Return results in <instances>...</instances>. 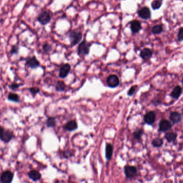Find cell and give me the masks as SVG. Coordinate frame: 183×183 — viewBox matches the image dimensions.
<instances>
[{"instance_id":"6da1fadb","label":"cell","mask_w":183,"mask_h":183,"mask_svg":"<svg viewBox=\"0 0 183 183\" xmlns=\"http://www.w3.org/2000/svg\"><path fill=\"white\" fill-rule=\"evenodd\" d=\"M124 171L126 178L128 179L135 178L138 174L137 168L133 166L126 165L124 168Z\"/></svg>"},{"instance_id":"7a4b0ae2","label":"cell","mask_w":183,"mask_h":183,"mask_svg":"<svg viewBox=\"0 0 183 183\" xmlns=\"http://www.w3.org/2000/svg\"><path fill=\"white\" fill-rule=\"evenodd\" d=\"M69 37L72 46L76 45L82 39V34L80 32L72 31L69 33Z\"/></svg>"},{"instance_id":"3957f363","label":"cell","mask_w":183,"mask_h":183,"mask_svg":"<svg viewBox=\"0 0 183 183\" xmlns=\"http://www.w3.org/2000/svg\"><path fill=\"white\" fill-rule=\"evenodd\" d=\"M37 19L41 25H45L50 22L51 20V16L48 12L44 11L41 12L38 15Z\"/></svg>"},{"instance_id":"277c9868","label":"cell","mask_w":183,"mask_h":183,"mask_svg":"<svg viewBox=\"0 0 183 183\" xmlns=\"http://www.w3.org/2000/svg\"><path fill=\"white\" fill-rule=\"evenodd\" d=\"M90 44L87 43L85 40H84L78 47V52L79 54L81 55H87L89 54V52Z\"/></svg>"},{"instance_id":"5b68a950","label":"cell","mask_w":183,"mask_h":183,"mask_svg":"<svg viewBox=\"0 0 183 183\" xmlns=\"http://www.w3.org/2000/svg\"><path fill=\"white\" fill-rule=\"evenodd\" d=\"M107 83L110 87L115 88L119 85L120 80L116 75L111 74L107 78Z\"/></svg>"},{"instance_id":"8992f818","label":"cell","mask_w":183,"mask_h":183,"mask_svg":"<svg viewBox=\"0 0 183 183\" xmlns=\"http://www.w3.org/2000/svg\"><path fill=\"white\" fill-rule=\"evenodd\" d=\"M14 174L10 171L3 172L0 178L1 182L2 183H12L13 180Z\"/></svg>"},{"instance_id":"52a82bcc","label":"cell","mask_w":183,"mask_h":183,"mask_svg":"<svg viewBox=\"0 0 183 183\" xmlns=\"http://www.w3.org/2000/svg\"><path fill=\"white\" fill-rule=\"evenodd\" d=\"M25 65L31 69H36L40 66V63L36 57L32 56L26 59Z\"/></svg>"},{"instance_id":"ba28073f","label":"cell","mask_w":183,"mask_h":183,"mask_svg":"<svg viewBox=\"0 0 183 183\" xmlns=\"http://www.w3.org/2000/svg\"><path fill=\"white\" fill-rule=\"evenodd\" d=\"M156 120V115L154 112H149L145 115L143 117V120L145 123L148 125H152L154 123Z\"/></svg>"},{"instance_id":"9c48e42d","label":"cell","mask_w":183,"mask_h":183,"mask_svg":"<svg viewBox=\"0 0 183 183\" xmlns=\"http://www.w3.org/2000/svg\"><path fill=\"white\" fill-rule=\"evenodd\" d=\"M71 70V66L68 64V63H66L63 64L61 66L60 69V72H59V76L61 78H66L68 74H69V72H70Z\"/></svg>"},{"instance_id":"30bf717a","label":"cell","mask_w":183,"mask_h":183,"mask_svg":"<svg viewBox=\"0 0 183 183\" xmlns=\"http://www.w3.org/2000/svg\"><path fill=\"white\" fill-rule=\"evenodd\" d=\"M14 135L12 132L10 130H4L0 139L5 143H8L13 139Z\"/></svg>"},{"instance_id":"8fae6325","label":"cell","mask_w":183,"mask_h":183,"mask_svg":"<svg viewBox=\"0 0 183 183\" xmlns=\"http://www.w3.org/2000/svg\"><path fill=\"white\" fill-rule=\"evenodd\" d=\"M172 128L171 123L166 120H161L159 123V131L166 132L168 131Z\"/></svg>"},{"instance_id":"7c38bea8","label":"cell","mask_w":183,"mask_h":183,"mask_svg":"<svg viewBox=\"0 0 183 183\" xmlns=\"http://www.w3.org/2000/svg\"><path fill=\"white\" fill-rule=\"evenodd\" d=\"M138 14L140 17L144 19H148L151 18V11L147 7H143L142 9H140L138 12Z\"/></svg>"},{"instance_id":"4fadbf2b","label":"cell","mask_w":183,"mask_h":183,"mask_svg":"<svg viewBox=\"0 0 183 183\" xmlns=\"http://www.w3.org/2000/svg\"><path fill=\"white\" fill-rule=\"evenodd\" d=\"M169 119L173 124H178L181 122L182 117L178 112H172L170 114Z\"/></svg>"},{"instance_id":"5bb4252c","label":"cell","mask_w":183,"mask_h":183,"mask_svg":"<svg viewBox=\"0 0 183 183\" xmlns=\"http://www.w3.org/2000/svg\"><path fill=\"white\" fill-rule=\"evenodd\" d=\"M152 55H153V52L152 50L148 48L143 49L140 52V57L144 60H148L151 58Z\"/></svg>"},{"instance_id":"9a60e30c","label":"cell","mask_w":183,"mask_h":183,"mask_svg":"<svg viewBox=\"0 0 183 183\" xmlns=\"http://www.w3.org/2000/svg\"><path fill=\"white\" fill-rule=\"evenodd\" d=\"M78 128L77 122L74 120H70L66 123L64 126V129L68 131H73Z\"/></svg>"},{"instance_id":"2e32d148","label":"cell","mask_w":183,"mask_h":183,"mask_svg":"<svg viewBox=\"0 0 183 183\" xmlns=\"http://www.w3.org/2000/svg\"><path fill=\"white\" fill-rule=\"evenodd\" d=\"M106 159L108 161H110L112 159L113 154V146L111 143H107L105 150Z\"/></svg>"},{"instance_id":"e0dca14e","label":"cell","mask_w":183,"mask_h":183,"mask_svg":"<svg viewBox=\"0 0 183 183\" xmlns=\"http://www.w3.org/2000/svg\"><path fill=\"white\" fill-rule=\"evenodd\" d=\"M28 175L30 178H31L32 180L35 182L40 180L41 178V174L40 172L37 170H33L29 172Z\"/></svg>"},{"instance_id":"ac0fdd59","label":"cell","mask_w":183,"mask_h":183,"mask_svg":"<svg viewBox=\"0 0 183 183\" xmlns=\"http://www.w3.org/2000/svg\"><path fill=\"white\" fill-rule=\"evenodd\" d=\"M131 29L133 33H137L141 29V25L138 20H133L131 24Z\"/></svg>"},{"instance_id":"d6986e66","label":"cell","mask_w":183,"mask_h":183,"mask_svg":"<svg viewBox=\"0 0 183 183\" xmlns=\"http://www.w3.org/2000/svg\"><path fill=\"white\" fill-rule=\"evenodd\" d=\"M182 93V89L180 86H176L174 87V89L172 90L171 96L174 99L177 100L180 97V95Z\"/></svg>"},{"instance_id":"ffe728a7","label":"cell","mask_w":183,"mask_h":183,"mask_svg":"<svg viewBox=\"0 0 183 183\" xmlns=\"http://www.w3.org/2000/svg\"><path fill=\"white\" fill-rule=\"evenodd\" d=\"M177 137V133H174V132H168V133H166L164 135L165 139L167 140L168 143L174 142L176 140Z\"/></svg>"},{"instance_id":"44dd1931","label":"cell","mask_w":183,"mask_h":183,"mask_svg":"<svg viewBox=\"0 0 183 183\" xmlns=\"http://www.w3.org/2000/svg\"><path fill=\"white\" fill-rule=\"evenodd\" d=\"M8 100L14 102H19L20 101V97L16 93H10L8 95Z\"/></svg>"},{"instance_id":"7402d4cb","label":"cell","mask_w":183,"mask_h":183,"mask_svg":"<svg viewBox=\"0 0 183 183\" xmlns=\"http://www.w3.org/2000/svg\"><path fill=\"white\" fill-rule=\"evenodd\" d=\"M66 85L65 83L63 81H57L55 89L58 92L64 91L66 89Z\"/></svg>"},{"instance_id":"603a6c76","label":"cell","mask_w":183,"mask_h":183,"mask_svg":"<svg viewBox=\"0 0 183 183\" xmlns=\"http://www.w3.org/2000/svg\"><path fill=\"white\" fill-rule=\"evenodd\" d=\"M152 144L154 147H160L163 145V139L159 138H156L152 141Z\"/></svg>"},{"instance_id":"cb8c5ba5","label":"cell","mask_w":183,"mask_h":183,"mask_svg":"<svg viewBox=\"0 0 183 183\" xmlns=\"http://www.w3.org/2000/svg\"><path fill=\"white\" fill-rule=\"evenodd\" d=\"M143 130H142V129L137 130L133 133V137L135 138V139L138 140V141H140L141 140L142 135H143Z\"/></svg>"},{"instance_id":"d4e9b609","label":"cell","mask_w":183,"mask_h":183,"mask_svg":"<svg viewBox=\"0 0 183 183\" xmlns=\"http://www.w3.org/2000/svg\"><path fill=\"white\" fill-rule=\"evenodd\" d=\"M46 125L48 128H53L56 125V120L54 117H49L46 120Z\"/></svg>"},{"instance_id":"484cf974","label":"cell","mask_w":183,"mask_h":183,"mask_svg":"<svg viewBox=\"0 0 183 183\" xmlns=\"http://www.w3.org/2000/svg\"><path fill=\"white\" fill-rule=\"evenodd\" d=\"M163 31L162 29V26L161 25H155L154 26L152 29V33L155 35H157V34H160Z\"/></svg>"},{"instance_id":"4316f807","label":"cell","mask_w":183,"mask_h":183,"mask_svg":"<svg viewBox=\"0 0 183 183\" xmlns=\"http://www.w3.org/2000/svg\"><path fill=\"white\" fill-rule=\"evenodd\" d=\"M162 0H154L152 3V8L154 10L159 9L162 5Z\"/></svg>"},{"instance_id":"83f0119b","label":"cell","mask_w":183,"mask_h":183,"mask_svg":"<svg viewBox=\"0 0 183 183\" xmlns=\"http://www.w3.org/2000/svg\"><path fill=\"white\" fill-rule=\"evenodd\" d=\"M30 92H31L32 94L33 97H35V95L38 94L40 92V89L37 87H32L30 89Z\"/></svg>"},{"instance_id":"f1b7e54d","label":"cell","mask_w":183,"mask_h":183,"mask_svg":"<svg viewBox=\"0 0 183 183\" xmlns=\"http://www.w3.org/2000/svg\"><path fill=\"white\" fill-rule=\"evenodd\" d=\"M43 49L44 52L48 53V52H50L52 50V47L50 45H49L48 43H45L43 46Z\"/></svg>"},{"instance_id":"f546056e","label":"cell","mask_w":183,"mask_h":183,"mask_svg":"<svg viewBox=\"0 0 183 183\" xmlns=\"http://www.w3.org/2000/svg\"><path fill=\"white\" fill-rule=\"evenodd\" d=\"M19 47L16 45L12 46L11 50H10V53L12 54H18L19 53Z\"/></svg>"},{"instance_id":"4dcf8cb0","label":"cell","mask_w":183,"mask_h":183,"mask_svg":"<svg viewBox=\"0 0 183 183\" xmlns=\"http://www.w3.org/2000/svg\"><path fill=\"white\" fill-rule=\"evenodd\" d=\"M137 86H132L130 89H129V91L128 92V95L129 96H132L133 95L135 94V92L136 91L137 89Z\"/></svg>"},{"instance_id":"1f68e13d","label":"cell","mask_w":183,"mask_h":183,"mask_svg":"<svg viewBox=\"0 0 183 183\" xmlns=\"http://www.w3.org/2000/svg\"><path fill=\"white\" fill-rule=\"evenodd\" d=\"M178 39L179 41H183V27L179 29L178 34Z\"/></svg>"},{"instance_id":"d6a6232c","label":"cell","mask_w":183,"mask_h":183,"mask_svg":"<svg viewBox=\"0 0 183 183\" xmlns=\"http://www.w3.org/2000/svg\"><path fill=\"white\" fill-rule=\"evenodd\" d=\"M20 86V84H18V83H13L9 86L10 89H12V90H15L18 89Z\"/></svg>"},{"instance_id":"836d02e7","label":"cell","mask_w":183,"mask_h":183,"mask_svg":"<svg viewBox=\"0 0 183 183\" xmlns=\"http://www.w3.org/2000/svg\"><path fill=\"white\" fill-rule=\"evenodd\" d=\"M72 155H71V153L66 151V152H65L64 154V157H66V159H68V157H71Z\"/></svg>"},{"instance_id":"e575fe53","label":"cell","mask_w":183,"mask_h":183,"mask_svg":"<svg viewBox=\"0 0 183 183\" xmlns=\"http://www.w3.org/2000/svg\"><path fill=\"white\" fill-rule=\"evenodd\" d=\"M4 131V129L3 127L0 126V138H1V137L2 136V135L3 134Z\"/></svg>"},{"instance_id":"d590c367","label":"cell","mask_w":183,"mask_h":183,"mask_svg":"<svg viewBox=\"0 0 183 183\" xmlns=\"http://www.w3.org/2000/svg\"><path fill=\"white\" fill-rule=\"evenodd\" d=\"M182 84H183V80H182Z\"/></svg>"}]
</instances>
